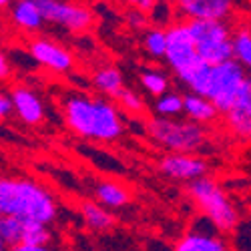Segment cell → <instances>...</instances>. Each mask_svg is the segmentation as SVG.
I'll return each instance as SVG.
<instances>
[{
  "label": "cell",
  "mask_w": 251,
  "mask_h": 251,
  "mask_svg": "<svg viewBox=\"0 0 251 251\" xmlns=\"http://www.w3.org/2000/svg\"><path fill=\"white\" fill-rule=\"evenodd\" d=\"M62 117L75 135L99 143L117 141L125 129L123 117L113 102L82 93L62 97Z\"/></svg>",
  "instance_id": "6da1fadb"
},
{
  "label": "cell",
  "mask_w": 251,
  "mask_h": 251,
  "mask_svg": "<svg viewBox=\"0 0 251 251\" xmlns=\"http://www.w3.org/2000/svg\"><path fill=\"white\" fill-rule=\"evenodd\" d=\"M0 213L50 225L58 215L52 193L30 177H2L0 181Z\"/></svg>",
  "instance_id": "7a4b0ae2"
},
{
  "label": "cell",
  "mask_w": 251,
  "mask_h": 251,
  "mask_svg": "<svg viewBox=\"0 0 251 251\" xmlns=\"http://www.w3.org/2000/svg\"><path fill=\"white\" fill-rule=\"evenodd\" d=\"M187 191H189V197L197 205L199 213L205 215L223 235H231L241 223L235 205L231 203L223 187L217 183V179L207 175L197 181H191Z\"/></svg>",
  "instance_id": "3957f363"
},
{
  "label": "cell",
  "mask_w": 251,
  "mask_h": 251,
  "mask_svg": "<svg viewBox=\"0 0 251 251\" xmlns=\"http://www.w3.org/2000/svg\"><path fill=\"white\" fill-rule=\"evenodd\" d=\"M147 135L161 145L163 149L171 153H197L205 141L207 133L203 125H197L193 121H179V119H163V117H151L147 121Z\"/></svg>",
  "instance_id": "277c9868"
},
{
  "label": "cell",
  "mask_w": 251,
  "mask_h": 251,
  "mask_svg": "<svg viewBox=\"0 0 251 251\" xmlns=\"http://www.w3.org/2000/svg\"><path fill=\"white\" fill-rule=\"evenodd\" d=\"M247 73L239 62L233 58L223 65L211 67V78H209V89H207V99L211 100L217 111L227 115L231 111L233 102L247 80Z\"/></svg>",
  "instance_id": "5b68a950"
},
{
  "label": "cell",
  "mask_w": 251,
  "mask_h": 251,
  "mask_svg": "<svg viewBox=\"0 0 251 251\" xmlns=\"http://www.w3.org/2000/svg\"><path fill=\"white\" fill-rule=\"evenodd\" d=\"M47 25L60 26L69 32H85L93 25V12L76 0H36Z\"/></svg>",
  "instance_id": "8992f818"
},
{
  "label": "cell",
  "mask_w": 251,
  "mask_h": 251,
  "mask_svg": "<svg viewBox=\"0 0 251 251\" xmlns=\"http://www.w3.org/2000/svg\"><path fill=\"white\" fill-rule=\"evenodd\" d=\"M173 251H233V247L211 221L199 213L191 219L189 231L175 243Z\"/></svg>",
  "instance_id": "52a82bcc"
},
{
  "label": "cell",
  "mask_w": 251,
  "mask_h": 251,
  "mask_svg": "<svg viewBox=\"0 0 251 251\" xmlns=\"http://www.w3.org/2000/svg\"><path fill=\"white\" fill-rule=\"evenodd\" d=\"M167 38H169V49H167L165 62L169 65V69L175 75L187 71L189 67L197 65L201 60L197 47H195V40H193L185 20L175 23L173 26L167 28Z\"/></svg>",
  "instance_id": "ba28073f"
},
{
  "label": "cell",
  "mask_w": 251,
  "mask_h": 251,
  "mask_svg": "<svg viewBox=\"0 0 251 251\" xmlns=\"http://www.w3.org/2000/svg\"><path fill=\"white\" fill-rule=\"evenodd\" d=\"M28 54L32 56V60L36 62L38 67H45L49 69L50 73H56V75H67L73 71L75 67V56L73 52L62 47L58 43L50 38H34L28 43Z\"/></svg>",
  "instance_id": "9c48e42d"
},
{
  "label": "cell",
  "mask_w": 251,
  "mask_h": 251,
  "mask_svg": "<svg viewBox=\"0 0 251 251\" xmlns=\"http://www.w3.org/2000/svg\"><path fill=\"white\" fill-rule=\"evenodd\" d=\"M159 171L177 181H197L201 177H207L209 165L205 159L193 155V153H169L161 157Z\"/></svg>",
  "instance_id": "30bf717a"
},
{
  "label": "cell",
  "mask_w": 251,
  "mask_h": 251,
  "mask_svg": "<svg viewBox=\"0 0 251 251\" xmlns=\"http://www.w3.org/2000/svg\"><path fill=\"white\" fill-rule=\"evenodd\" d=\"M235 0H175L177 14L189 20H225L233 12Z\"/></svg>",
  "instance_id": "8fae6325"
},
{
  "label": "cell",
  "mask_w": 251,
  "mask_h": 251,
  "mask_svg": "<svg viewBox=\"0 0 251 251\" xmlns=\"http://www.w3.org/2000/svg\"><path fill=\"white\" fill-rule=\"evenodd\" d=\"M10 97L14 102V115L28 127H38L47 119L45 102L36 91L26 85H14L10 89Z\"/></svg>",
  "instance_id": "7c38bea8"
},
{
  "label": "cell",
  "mask_w": 251,
  "mask_h": 251,
  "mask_svg": "<svg viewBox=\"0 0 251 251\" xmlns=\"http://www.w3.org/2000/svg\"><path fill=\"white\" fill-rule=\"evenodd\" d=\"M225 121L235 137L251 141V78L243 82L231 111L225 115Z\"/></svg>",
  "instance_id": "4fadbf2b"
},
{
  "label": "cell",
  "mask_w": 251,
  "mask_h": 251,
  "mask_svg": "<svg viewBox=\"0 0 251 251\" xmlns=\"http://www.w3.org/2000/svg\"><path fill=\"white\" fill-rule=\"evenodd\" d=\"M8 23L23 32H36L47 25V20L36 0H14L8 8Z\"/></svg>",
  "instance_id": "5bb4252c"
},
{
  "label": "cell",
  "mask_w": 251,
  "mask_h": 251,
  "mask_svg": "<svg viewBox=\"0 0 251 251\" xmlns=\"http://www.w3.org/2000/svg\"><path fill=\"white\" fill-rule=\"evenodd\" d=\"M187 26H189V32L195 40V47L233 38V32L225 20H189Z\"/></svg>",
  "instance_id": "9a60e30c"
},
{
  "label": "cell",
  "mask_w": 251,
  "mask_h": 251,
  "mask_svg": "<svg viewBox=\"0 0 251 251\" xmlns=\"http://www.w3.org/2000/svg\"><path fill=\"white\" fill-rule=\"evenodd\" d=\"M93 195L97 203L104 205L107 209H121L131 203V193L127 187H123L121 183L111 181V179L99 181L93 189Z\"/></svg>",
  "instance_id": "2e32d148"
},
{
  "label": "cell",
  "mask_w": 251,
  "mask_h": 251,
  "mask_svg": "<svg viewBox=\"0 0 251 251\" xmlns=\"http://www.w3.org/2000/svg\"><path fill=\"white\" fill-rule=\"evenodd\" d=\"M183 99H185L183 113L187 115L189 121H193L197 125H205V123H213L217 119L219 111L207 97L197 95V93H185Z\"/></svg>",
  "instance_id": "e0dca14e"
},
{
  "label": "cell",
  "mask_w": 251,
  "mask_h": 251,
  "mask_svg": "<svg viewBox=\"0 0 251 251\" xmlns=\"http://www.w3.org/2000/svg\"><path fill=\"white\" fill-rule=\"evenodd\" d=\"M93 89L109 99H117L121 95V91L125 89L123 73L113 65L99 67L93 73Z\"/></svg>",
  "instance_id": "ac0fdd59"
},
{
  "label": "cell",
  "mask_w": 251,
  "mask_h": 251,
  "mask_svg": "<svg viewBox=\"0 0 251 251\" xmlns=\"http://www.w3.org/2000/svg\"><path fill=\"white\" fill-rule=\"evenodd\" d=\"M80 217L89 229L99 231V233L109 231V229H113V225H115V215L111 213V209H107L97 201L80 203Z\"/></svg>",
  "instance_id": "d6986e66"
},
{
  "label": "cell",
  "mask_w": 251,
  "mask_h": 251,
  "mask_svg": "<svg viewBox=\"0 0 251 251\" xmlns=\"http://www.w3.org/2000/svg\"><path fill=\"white\" fill-rule=\"evenodd\" d=\"M23 233H25V219L10 215L0 217V245H2V251H10L14 245L23 243Z\"/></svg>",
  "instance_id": "ffe728a7"
},
{
  "label": "cell",
  "mask_w": 251,
  "mask_h": 251,
  "mask_svg": "<svg viewBox=\"0 0 251 251\" xmlns=\"http://www.w3.org/2000/svg\"><path fill=\"white\" fill-rule=\"evenodd\" d=\"M143 49L153 58H165L167 49H169V38H167V28H147L143 32Z\"/></svg>",
  "instance_id": "44dd1931"
},
{
  "label": "cell",
  "mask_w": 251,
  "mask_h": 251,
  "mask_svg": "<svg viewBox=\"0 0 251 251\" xmlns=\"http://www.w3.org/2000/svg\"><path fill=\"white\" fill-rule=\"evenodd\" d=\"M183 107H185V99H183V95H179L175 91L165 93L163 97L155 99V102H153L155 117H163V119H173V117L181 115Z\"/></svg>",
  "instance_id": "7402d4cb"
},
{
  "label": "cell",
  "mask_w": 251,
  "mask_h": 251,
  "mask_svg": "<svg viewBox=\"0 0 251 251\" xmlns=\"http://www.w3.org/2000/svg\"><path fill=\"white\" fill-rule=\"evenodd\" d=\"M139 80H141V87L145 89V93H149L155 99L163 97L165 93H169V78H167V75H163L161 71H155V69L141 71Z\"/></svg>",
  "instance_id": "603a6c76"
},
{
  "label": "cell",
  "mask_w": 251,
  "mask_h": 251,
  "mask_svg": "<svg viewBox=\"0 0 251 251\" xmlns=\"http://www.w3.org/2000/svg\"><path fill=\"white\" fill-rule=\"evenodd\" d=\"M233 58L251 73V30L239 28L233 32Z\"/></svg>",
  "instance_id": "cb8c5ba5"
},
{
  "label": "cell",
  "mask_w": 251,
  "mask_h": 251,
  "mask_svg": "<svg viewBox=\"0 0 251 251\" xmlns=\"http://www.w3.org/2000/svg\"><path fill=\"white\" fill-rule=\"evenodd\" d=\"M50 241H52V229H50V225L25 219L23 243H30V245H50Z\"/></svg>",
  "instance_id": "d4e9b609"
},
{
  "label": "cell",
  "mask_w": 251,
  "mask_h": 251,
  "mask_svg": "<svg viewBox=\"0 0 251 251\" xmlns=\"http://www.w3.org/2000/svg\"><path fill=\"white\" fill-rule=\"evenodd\" d=\"M175 12H177V8L175 6H171L167 0H157V4L153 6V10L147 14L149 16V23H153L157 28H163V26H173L175 23Z\"/></svg>",
  "instance_id": "484cf974"
},
{
  "label": "cell",
  "mask_w": 251,
  "mask_h": 251,
  "mask_svg": "<svg viewBox=\"0 0 251 251\" xmlns=\"http://www.w3.org/2000/svg\"><path fill=\"white\" fill-rule=\"evenodd\" d=\"M231 247L235 251H251V217L241 219L237 229L231 233Z\"/></svg>",
  "instance_id": "4316f807"
},
{
  "label": "cell",
  "mask_w": 251,
  "mask_h": 251,
  "mask_svg": "<svg viewBox=\"0 0 251 251\" xmlns=\"http://www.w3.org/2000/svg\"><path fill=\"white\" fill-rule=\"evenodd\" d=\"M115 100H117L127 113H131V115H141V113L145 111V100H143L135 91H131V89H123L121 95H119Z\"/></svg>",
  "instance_id": "83f0119b"
},
{
  "label": "cell",
  "mask_w": 251,
  "mask_h": 251,
  "mask_svg": "<svg viewBox=\"0 0 251 251\" xmlns=\"http://www.w3.org/2000/svg\"><path fill=\"white\" fill-rule=\"evenodd\" d=\"M127 23H129V26H133L135 30H141V28L147 26L149 16L145 14V12H141L139 8H135V10H131V12L127 14Z\"/></svg>",
  "instance_id": "f1b7e54d"
},
{
  "label": "cell",
  "mask_w": 251,
  "mask_h": 251,
  "mask_svg": "<svg viewBox=\"0 0 251 251\" xmlns=\"http://www.w3.org/2000/svg\"><path fill=\"white\" fill-rule=\"evenodd\" d=\"M10 115H14V102H12V97H10V93H2V95H0V117H2V119H8Z\"/></svg>",
  "instance_id": "f546056e"
},
{
  "label": "cell",
  "mask_w": 251,
  "mask_h": 251,
  "mask_svg": "<svg viewBox=\"0 0 251 251\" xmlns=\"http://www.w3.org/2000/svg\"><path fill=\"white\" fill-rule=\"evenodd\" d=\"M10 73H12V69H10V56H8V52H2V54H0V76H2V80H8Z\"/></svg>",
  "instance_id": "4dcf8cb0"
},
{
  "label": "cell",
  "mask_w": 251,
  "mask_h": 251,
  "mask_svg": "<svg viewBox=\"0 0 251 251\" xmlns=\"http://www.w3.org/2000/svg\"><path fill=\"white\" fill-rule=\"evenodd\" d=\"M10 251H56L52 245H30V243H20L14 245Z\"/></svg>",
  "instance_id": "1f68e13d"
},
{
  "label": "cell",
  "mask_w": 251,
  "mask_h": 251,
  "mask_svg": "<svg viewBox=\"0 0 251 251\" xmlns=\"http://www.w3.org/2000/svg\"><path fill=\"white\" fill-rule=\"evenodd\" d=\"M155 4H157V0H141L137 8H139L141 12H145V14H149V12L153 10V6H155Z\"/></svg>",
  "instance_id": "d6a6232c"
},
{
  "label": "cell",
  "mask_w": 251,
  "mask_h": 251,
  "mask_svg": "<svg viewBox=\"0 0 251 251\" xmlns=\"http://www.w3.org/2000/svg\"><path fill=\"white\" fill-rule=\"evenodd\" d=\"M12 4H14V0H0V6H2V10H8Z\"/></svg>",
  "instance_id": "836d02e7"
},
{
  "label": "cell",
  "mask_w": 251,
  "mask_h": 251,
  "mask_svg": "<svg viewBox=\"0 0 251 251\" xmlns=\"http://www.w3.org/2000/svg\"><path fill=\"white\" fill-rule=\"evenodd\" d=\"M127 2H129V4H135V6H139V2H141V0H127Z\"/></svg>",
  "instance_id": "e575fe53"
},
{
  "label": "cell",
  "mask_w": 251,
  "mask_h": 251,
  "mask_svg": "<svg viewBox=\"0 0 251 251\" xmlns=\"http://www.w3.org/2000/svg\"><path fill=\"white\" fill-rule=\"evenodd\" d=\"M249 78H251V75H249Z\"/></svg>",
  "instance_id": "d590c367"
}]
</instances>
